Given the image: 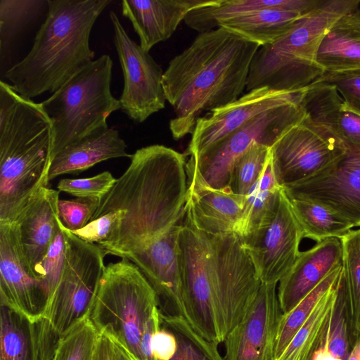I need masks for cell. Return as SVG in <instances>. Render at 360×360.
<instances>
[{
	"label": "cell",
	"mask_w": 360,
	"mask_h": 360,
	"mask_svg": "<svg viewBox=\"0 0 360 360\" xmlns=\"http://www.w3.org/2000/svg\"><path fill=\"white\" fill-rule=\"evenodd\" d=\"M177 349V340L174 334L160 327L152 335L150 350L155 360H170Z\"/></svg>",
	"instance_id": "cell-44"
},
{
	"label": "cell",
	"mask_w": 360,
	"mask_h": 360,
	"mask_svg": "<svg viewBox=\"0 0 360 360\" xmlns=\"http://www.w3.org/2000/svg\"><path fill=\"white\" fill-rule=\"evenodd\" d=\"M180 221L131 259L155 292L163 316H183L187 321L178 256Z\"/></svg>",
	"instance_id": "cell-19"
},
{
	"label": "cell",
	"mask_w": 360,
	"mask_h": 360,
	"mask_svg": "<svg viewBox=\"0 0 360 360\" xmlns=\"http://www.w3.org/2000/svg\"><path fill=\"white\" fill-rule=\"evenodd\" d=\"M271 147L255 142L234 162L229 187L245 196L259 179L271 155Z\"/></svg>",
	"instance_id": "cell-36"
},
{
	"label": "cell",
	"mask_w": 360,
	"mask_h": 360,
	"mask_svg": "<svg viewBox=\"0 0 360 360\" xmlns=\"http://www.w3.org/2000/svg\"><path fill=\"white\" fill-rule=\"evenodd\" d=\"M53 128L40 103L0 82V223L15 222L30 198L47 186Z\"/></svg>",
	"instance_id": "cell-4"
},
{
	"label": "cell",
	"mask_w": 360,
	"mask_h": 360,
	"mask_svg": "<svg viewBox=\"0 0 360 360\" xmlns=\"http://www.w3.org/2000/svg\"><path fill=\"white\" fill-rule=\"evenodd\" d=\"M303 15L295 12L269 8L220 20L216 27H223L262 46L285 34Z\"/></svg>",
	"instance_id": "cell-28"
},
{
	"label": "cell",
	"mask_w": 360,
	"mask_h": 360,
	"mask_svg": "<svg viewBox=\"0 0 360 360\" xmlns=\"http://www.w3.org/2000/svg\"><path fill=\"white\" fill-rule=\"evenodd\" d=\"M65 257L60 278L42 319L60 338L89 315L105 269V251L87 243L62 224Z\"/></svg>",
	"instance_id": "cell-10"
},
{
	"label": "cell",
	"mask_w": 360,
	"mask_h": 360,
	"mask_svg": "<svg viewBox=\"0 0 360 360\" xmlns=\"http://www.w3.org/2000/svg\"><path fill=\"white\" fill-rule=\"evenodd\" d=\"M130 159L92 218L124 211L118 227L98 245L107 255L129 261L180 221L188 192L184 154L154 144L138 149Z\"/></svg>",
	"instance_id": "cell-1"
},
{
	"label": "cell",
	"mask_w": 360,
	"mask_h": 360,
	"mask_svg": "<svg viewBox=\"0 0 360 360\" xmlns=\"http://www.w3.org/2000/svg\"><path fill=\"white\" fill-rule=\"evenodd\" d=\"M345 153L318 174L283 188L288 198L323 205L360 226V146L344 143Z\"/></svg>",
	"instance_id": "cell-15"
},
{
	"label": "cell",
	"mask_w": 360,
	"mask_h": 360,
	"mask_svg": "<svg viewBox=\"0 0 360 360\" xmlns=\"http://www.w3.org/2000/svg\"><path fill=\"white\" fill-rule=\"evenodd\" d=\"M64 257L65 239L62 229V224L60 221L59 228L53 242L51 244L49 251L42 262L40 271L41 278L45 282L49 292L48 307L51 302L60 278L64 262Z\"/></svg>",
	"instance_id": "cell-41"
},
{
	"label": "cell",
	"mask_w": 360,
	"mask_h": 360,
	"mask_svg": "<svg viewBox=\"0 0 360 360\" xmlns=\"http://www.w3.org/2000/svg\"><path fill=\"white\" fill-rule=\"evenodd\" d=\"M288 200L304 238L317 243L330 238H341L354 227L345 218L323 205L304 199Z\"/></svg>",
	"instance_id": "cell-32"
},
{
	"label": "cell",
	"mask_w": 360,
	"mask_h": 360,
	"mask_svg": "<svg viewBox=\"0 0 360 360\" xmlns=\"http://www.w3.org/2000/svg\"><path fill=\"white\" fill-rule=\"evenodd\" d=\"M315 82L334 85L345 102L360 110V70L325 73Z\"/></svg>",
	"instance_id": "cell-42"
},
{
	"label": "cell",
	"mask_w": 360,
	"mask_h": 360,
	"mask_svg": "<svg viewBox=\"0 0 360 360\" xmlns=\"http://www.w3.org/2000/svg\"><path fill=\"white\" fill-rule=\"evenodd\" d=\"M116 180L110 172L105 171L88 178L63 179L57 188L76 198L101 199L110 191Z\"/></svg>",
	"instance_id": "cell-40"
},
{
	"label": "cell",
	"mask_w": 360,
	"mask_h": 360,
	"mask_svg": "<svg viewBox=\"0 0 360 360\" xmlns=\"http://www.w3.org/2000/svg\"><path fill=\"white\" fill-rule=\"evenodd\" d=\"M306 88L291 91L259 88L247 92L230 104L213 110L197 120L184 155L196 157L256 116L302 100Z\"/></svg>",
	"instance_id": "cell-17"
},
{
	"label": "cell",
	"mask_w": 360,
	"mask_h": 360,
	"mask_svg": "<svg viewBox=\"0 0 360 360\" xmlns=\"http://www.w3.org/2000/svg\"><path fill=\"white\" fill-rule=\"evenodd\" d=\"M111 0H48L45 20L28 54L5 72L21 96L53 94L94 60L89 38L94 23Z\"/></svg>",
	"instance_id": "cell-3"
},
{
	"label": "cell",
	"mask_w": 360,
	"mask_h": 360,
	"mask_svg": "<svg viewBox=\"0 0 360 360\" xmlns=\"http://www.w3.org/2000/svg\"><path fill=\"white\" fill-rule=\"evenodd\" d=\"M259 47L219 27L199 33L170 60L163 73L162 86L174 112L169 122L174 139L191 134L204 112L239 98Z\"/></svg>",
	"instance_id": "cell-2"
},
{
	"label": "cell",
	"mask_w": 360,
	"mask_h": 360,
	"mask_svg": "<svg viewBox=\"0 0 360 360\" xmlns=\"http://www.w3.org/2000/svg\"><path fill=\"white\" fill-rule=\"evenodd\" d=\"M212 0H122V15L131 22L146 51L166 41L189 11Z\"/></svg>",
	"instance_id": "cell-23"
},
{
	"label": "cell",
	"mask_w": 360,
	"mask_h": 360,
	"mask_svg": "<svg viewBox=\"0 0 360 360\" xmlns=\"http://www.w3.org/2000/svg\"><path fill=\"white\" fill-rule=\"evenodd\" d=\"M59 192L41 187L30 198L15 221L27 264L32 275L41 280L42 262L59 228Z\"/></svg>",
	"instance_id": "cell-22"
},
{
	"label": "cell",
	"mask_w": 360,
	"mask_h": 360,
	"mask_svg": "<svg viewBox=\"0 0 360 360\" xmlns=\"http://www.w3.org/2000/svg\"><path fill=\"white\" fill-rule=\"evenodd\" d=\"M339 280V279H338ZM338 282L321 297L277 360H310L322 344L332 321Z\"/></svg>",
	"instance_id": "cell-30"
},
{
	"label": "cell",
	"mask_w": 360,
	"mask_h": 360,
	"mask_svg": "<svg viewBox=\"0 0 360 360\" xmlns=\"http://www.w3.org/2000/svg\"><path fill=\"white\" fill-rule=\"evenodd\" d=\"M187 176L184 211L195 228L209 236L236 233L245 196L236 194L229 186L213 188L192 175Z\"/></svg>",
	"instance_id": "cell-21"
},
{
	"label": "cell",
	"mask_w": 360,
	"mask_h": 360,
	"mask_svg": "<svg viewBox=\"0 0 360 360\" xmlns=\"http://www.w3.org/2000/svg\"><path fill=\"white\" fill-rule=\"evenodd\" d=\"M91 360H117L112 342L102 333L98 334Z\"/></svg>",
	"instance_id": "cell-45"
},
{
	"label": "cell",
	"mask_w": 360,
	"mask_h": 360,
	"mask_svg": "<svg viewBox=\"0 0 360 360\" xmlns=\"http://www.w3.org/2000/svg\"><path fill=\"white\" fill-rule=\"evenodd\" d=\"M89 316L98 333L119 344L131 360H155L150 340L161 327L157 296L129 260L105 266Z\"/></svg>",
	"instance_id": "cell-5"
},
{
	"label": "cell",
	"mask_w": 360,
	"mask_h": 360,
	"mask_svg": "<svg viewBox=\"0 0 360 360\" xmlns=\"http://www.w3.org/2000/svg\"><path fill=\"white\" fill-rule=\"evenodd\" d=\"M100 202L101 199L96 198L59 199L58 209L60 221L70 231L81 229L92 220Z\"/></svg>",
	"instance_id": "cell-39"
},
{
	"label": "cell",
	"mask_w": 360,
	"mask_h": 360,
	"mask_svg": "<svg viewBox=\"0 0 360 360\" xmlns=\"http://www.w3.org/2000/svg\"><path fill=\"white\" fill-rule=\"evenodd\" d=\"M161 326L172 331L176 338L177 349L170 360H224L219 344L201 335L183 316L160 315Z\"/></svg>",
	"instance_id": "cell-35"
},
{
	"label": "cell",
	"mask_w": 360,
	"mask_h": 360,
	"mask_svg": "<svg viewBox=\"0 0 360 360\" xmlns=\"http://www.w3.org/2000/svg\"><path fill=\"white\" fill-rule=\"evenodd\" d=\"M47 1L1 0L0 46L1 53L11 39L39 13Z\"/></svg>",
	"instance_id": "cell-38"
},
{
	"label": "cell",
	"mask_w": 360,
	"mask_h": 360,
	"mask_svg": "<svg viewBox=\"0 0 360 360\" xmlns=\"http://www.w3.org/2000/svg\"><path fill=\"white\" fill-rule=\"evenodd\" d=\"M357 335H358V337L359 338H360V316H359V322H358V325H357Z\"/></svg>",
	"instance_id": "cell-50"
},
{
	"label": "cell",
	"mask_w": 360,
	"mask_h": 360,
	"mask_svg": "<svg viewBox=\"0 0 360 360\" xmlns=\"http://www.w3.org/2000/svg\"><path fill=\"white\" fill-rule=\"evenodd\" d=\"M0 360H53L60 337L43 319L31 322L1 305Z\"/></svg>",
	"instance_id": "cell-24"
},
{
	"label": "cell",
	"mask_w": 360,
	"mask_h": 360,
	"mask_svg": "<svg viewBox=\"0 0 360 360\" xmlns=\"http://www.w3.org/2000/svg\"><path fill=\"white\" fill-rule=\"evenodd\" d=\"M209 241L184 210L178 256L184 304L189 323L209 341L222 342L214 311L209 269Z\"/></svg>",
	"instance_id": "cell-12"
},
{
	"label": "cell",
	"mask_w": 360,
	"mask_h": 360,
	"mask_svg": "<svg viewBox=\"0 0 360 360\" xmlns=\"http://www.w3.org/2000/svg\"><path fill=\"white\" fill-rule=\"evenodd\" d=\"M98 334L84 317L60 337L53 360H91Z\"/></svg>",
	"instance_id": "cell-37"
},
{
	"label": "cell",
	"mask_w": 360,
	"mask_h": 360,
	"mask_svg": "<svg viewBox=\"0 0 360 360\" xmlns=\"http://www.w3.org/2000/svg\"><path fill=\"white\" fill-rule=\"evenodd\" d=\"M343 18L349 24L360 31V7Z\"/></svg>",
	"instance_id": "cell-47"
},
{
	"label": "cell",
	"mask_w": 360,
	"mask_h": 360,
	"mask_svg": "<svg viewBox=\"0 0 360 360\" xmlns=\"http://www.w3.org/2000/svg\"><path fill=\"white\" fill-rule=\"evenodd\" d=\"M302 103L313 122L343 143L360 146V110L345 102L334 85L314 82L307 87Z\"/></svg>",
	"instance_id": "cell-25"
},
{
	"label": "cell",
	"mask_w": 360,
	"mask_h": 360,
	"mask_svg": "<svg viewBox=\"0 0 360 360\" xmlns=\"http://www.w3.org/2000/svg\"><path fill=\"white\" fill-rule=\"evenodd\" d=\"M316 60L325 72L360 70V31L342 17L323 37Z\"/></svg>",
	"instance_id": "cell-29"
},
{
	"label": "cell",
	"mask_w": 360,
	"mask_h": 360,
	"mask_svg": "<svg viewBox=\"0 0 360 360\" xmlns=\"http://www.w3.org/2000/svg\"><path fill=\"white\" fill-rule=\"evenodd\" d=\"M302 100L266 111L186 162L187 174L213 188L229 186L236 160L254 143L269 147L307 115Z\"/></svg>",
	"instance_id": "cell-9"
},
{
	"label": "cell",
	"mask_w": 360,
	"mask_h": 360,
	"mask_svg": "<svg viewBox=\"0 0 360 360\" xmlns=\"http://www.w3.org/2000/svg\"><path fill=\"white\" fill-rule=\"evenodd\" d=\"M114 346L117 360H131L126 351L117 343L110 340Z\"/></svg>",
	"instance_id": "cell-48"
},
{
	"label": "cell",
	"mask_w": 360,
	"mask_h": 360,
	"mask_svg": "<svg viewBox=\"0 0 360 360\" xmlns=\"http://www.w3.org/2000/svg\"><path fill=\"white\" fill-rule=\"evenodd\" d=\"M0 304L31 322L41 319L49 304L46 283L30 270L15 221L0 223Z\"/></svg>",
	"instance_id": "cell-16"
},
{
	"label": "cell",
	"mask_w": 360,
	"mask_h": 360,
	"mask_svg": "<svg viewBox=\"0 0 360 360\" xmlns=\"http://www.w3.org/2000/svg\"><path fill=\"white\" fill-rule=\"evenodd\" d=\"M359 4L360 0H321L285 34L259 47L250 65L245 90L267 87L291 91L314 82L325 73L316 60L323 37Z\"/></svg>",
	"instance_id": "cell-6"
},
{
	"label": "cell",
	"mask_w": 360,
	"mask_h": 360,
	"mask_svg": "<svg viewBox=\"0 0 360 360\" xmlns=\"http://www.w3.org/2000/svg\"><path fill=\"white\" fill-rule=\"evenodd\" d=\"M321 0H212L204 6L191 10L184 22L199 33L216 29L220 20L251 12L276 8L305 15L316 8Z\"/></svg>",
	"instance_id": "cell-27"
},
{
	"label": "cell",
	"mask_w": 360,
	"mask_h": 360,
	"mask_svg": "<svg viewBox=\"0 0 360 360\" xmlns=\"http://www.w3.org/2000/svg\"><path fill=\"white\" fill-rule=\"evenodd\" d=\"M340 238H330L300 252L286 275L278 282V298L283 314L292 309L328 276L342 266Z\"/></svg>",
	"instance_id": "cell-20"
},
{
	"label": "cell",
	"mask_w": 360,
	"mask_h": 360,
	"mask_svg": "<svg viewBox=\"0 0 360 360\" xmlns=\"http://www.w3.org/2000/svg\"><path fill=\"white\" fill-rule=\"evenodd\" d=\"M342 266L328 276L292 309L282 315L276 342L275 359L283 353L295 335L304 325L321 297L338 282Z\"/></svg>",
	"instance_id": "cell-34"
},
{
	"label": "cell",
	"mask_w": 360,
	"mask_h": 360,
	"mask_svg": "<svg viewBox=\"0 0 360 360\" xmlns=\"http://www.w3.org/2000/svg\"><path fill=\"white\" fill-rule=\"evenodd\" d=\"M131 157L117 130L101 128L60 151L51 161L48 180L49 182L62 174H79L110 159Z\"/></svg>",
	"instance_id": "cell-26"
},
{
	"label": "cell",
	"mask_w": 360,
	"mask_h": 360,
	"mask_svg": "<svg viewBox=\"0 0 360 360\" xmlns=\"http://www.w3.org/2000/svg\"><path fill=\"white\" fill-rule=\"evenodd\" d=\"M112 65L109 55L99 56L40 103L52 124V160L68 145L108 127V117L121 109L110 90Z\"/></svg>",
	"instance_id": "cell-7"
},
{
	"label": "cell",
	"mask_w": 360,
	"mask_h": 360,
	"mask_svg": "<svg viewBox=\"0 0 360 360\" xmlns=\"http://www.w3.org/2000/svg\"><path fill=\"white\" fill-rule=\"evenodd\" d=\"M110 18L124 77L119 99L121 110L131 120L141 123L165 108L164 72L149 52L129 37L115 12L110 11Z\"/></svg>",
	"instance_id": "cell-13"
},
{
	"label": "cell",
	"mask_w": 360,
	"mask_h": 360,
	"mask_svg": "<svg viewBox=\"0 0 360 360\" xmlns=\"http://www.w3.org/2000/svg\"><path fill=\"white\" fill-rule=\"evenodd\" d=\"M207 236L213 302L224 342L243 319L262 282L238 234Z\"/></svg>",
	"instance_id": "cell-8"
},
{
	"label": "cell",
	"mask_w": 360,
	"mask_h": 360,
	"mask_svg": "<svg viewBox=\"0 0 360 360\" xmlns=\"http://www.w3.org/2000/svg\"><path fill=\"white\" fill-rule=\"evenodd\" d=\"M347 360H360V338L354 345Z\"/></svg>",
	"instance_id": "cell-49"
},
{
	"label": "cell",
	"mask_w": 360,
	"mask_h": 360,
	"mask_svg": "<svg viewBox=\"0 0 360 360\" xmlns=\"http://www.w3.org/2000/svg\"><path fill=\"white\" fill-rule=\"evenodd\" d=\"M343 261L342 276L345 306L354 342L359 340L357 325L360 316V229L350 230L340 238Z\"/></svg>",
	"instance_id": "cell-33"
},
{
	"label": "cell",
	"mask_w": 360,
	"mask_h": 360,
	"mask_svg": "<svg viewBox=\"0 0 360 360\" xmlns=\"http://www.w3.org/2000/svg\"><path fill=\"white\" fill-rule=\"evenodd\" d=\"M326 335L322 344L314 352L310 360H342L333 355L332 353H330V351L328 349L326 344Z\"/></svg>",
	"instance_id": "cell-46"
},
{
	"label": "cell",
	"mask_w": 360,
	"mask_h": 360,
	"mask_svg": "<svg viewBox=\"0 0 360 360\" xmlns=\"http://www.w3.org/2000/svg\"><path fill=\"white\" fill-rule=\"evenodd\" d=\"M262 283H278L293 266L304 238L290 201L282 188L271 219L240 237Z\"/></svg>",
	"instance_id": "cell-14"
},
{
	"label": "cell",
	"mask_w": 360,
	"mask_h": 360,
	"mask_svg": "<svg viewBox=\"0 0 360 360\" xmlns=\"http://www.w3.org/2000/svg\"><path fill=\"white\" fill-rule=\"evenodd\" d=\"M345 150L340 139L306 115L271 148L278 184L285 188L307 180L336 161Z\"/></svg>",
	"instance_id": "cell-11"
},
{
	"label": "cell",
	"mask_w": 360,
	"mask_h": 360,
	"mask_svg": "<svg viewBox=\"0 0 360 360\" xmlns=\"http://www.w3.org/2000/svg\"><path fill=\"white\" fill-rule=\"evenodd\" d=\"M123 214L122 210L108 212L91 220L82 229L71 232L87 243L98 245L118 227Z\"/></svg>",
	"instance_id": "cell-43"
},
{
	"label": "cell",
	"mask_w": 360,
	"mask_h": 360,
	"mask_svg": "<svg viewBox=\"0 0 360 360\" xmlns=\"http://www.w3.org/2000/svg\"><path fill=\"white\" fill-rule=\"evenodd\" d=\"M282 188L278 184L270 155L257 183L245 195L236 234L243 237L269 221L280 200Z\"/></svg>",
	"instance_id": "cell-31"
},
{
	"label": "cell",
	"mask_w": 360,
	"mask_h": 360,
	"mask_svg": "<svg viewBox=\"0 0 360 360\" xmlns=\"http://www.w3.org/2000/svg\"><path fill=\"white\" fill-rule=\"evenodd\" d=\"M278 283H262L242 321L224 340V360H276L275 347L283 315Z\"/></svg>",
	"instance_id": "cell-18"
}]
</instances>
